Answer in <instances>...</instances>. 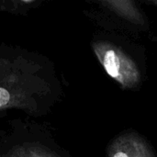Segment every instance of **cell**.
I'll use <instances>...</instances> for the list:
<instances>
[{"label": "cell", "instance_id": "1", "mask_svg": "<svg viewBox=\"0 0 157 157\" xmlns=\"http://www.w3.org/2000/svg\"><path fill=\"white\" fill-rule=\"evenodd\" d=\"M61 96L60 79L51 60L18 46L0 45V111L18 109L41 117Z\"/></svg>", "mask_w": 157, "mask_h": 157}, {"label": "cell", "instance_id": "2", "mask_svg": "<svg viewBox=\"0 0 157 157\" xmlns=\"http://www.w3.org/2000/svg\"><path fill=\"white\" fill-rule=\"evenodd\" d=\"M0 157H63L58 147L33 132L12 133L0 142Z\"/></svg>", "mask_w": 157, "mask_h": 157}, {"label": "cell", "instance_id": "3", "mask_svg": "<svg viewBox=\"0 0 157 157\" xmlns=\"http://www.w3.org/2000/svg\"><path fill=\"white\" fill-rule=\"evenodd\" d=\"M94 52L107 74L123 86H133L139 81V72L133 62L121 50L105 41L93 44Z\"/></svg>", "mask_w": 157, "mask_h": 157}, {"label": "cell", "instance_id": "4", "mask_svg": "<svg viewBox=\"0 0 157 157\" xmlns=\"http://www.w3.org/2000/svg\"><path fill=\"white\" fill-rule=\"evenodd\" d=\"M41 0H0V11L12 15H28L30 10L37 8Z\"/></svg>", "mask_w": 157, "mask_h": 157}, {"label": "cell", "instance_id": "5", "mask_svg": "<svg viewBox=\"0 0 157 157\" xmlns=\"http://www.w3.org/2000/svg\"><path fill=\"white\" fill-rule=\"evenodd\" d=\"M111 157H134L132 155V153L131 151L128 150H124V149H116L115 152L112 153Z\"/></svg>", "mask_w": 157, "mask_h": 157}]
</instances>
